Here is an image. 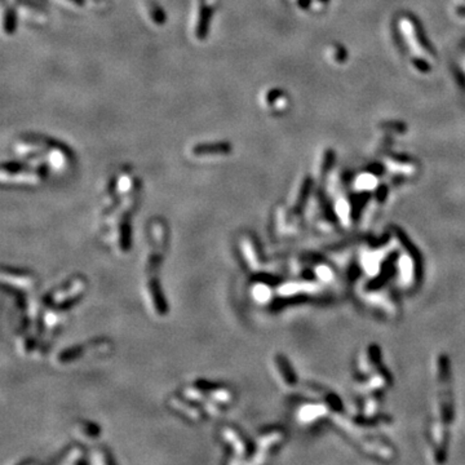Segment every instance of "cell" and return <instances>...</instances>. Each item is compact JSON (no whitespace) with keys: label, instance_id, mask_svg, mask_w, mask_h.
<instances>
[{"label":"cell","instance_id":"10","mask_svg":"<svg viewBox=\"0 0 465 465\" xmlns=\"http://www.w3.org/2000/svg\"><path fill=\"white\" fill-rule=\"evenodd\" d=\"M83 449L80 446H73L64 452V455L56 459L55 463L58 464H75V463L81 462L83 459Z\"/></svg>","mask_w":465,"mask_h":465},{"label":"cell","instance_id":"7","mask_svg":"<svg viewBox=\"0 0 465 465\" xmlns=\"http://www.w3.org/2000/svg\"><path fill=\"white\" fill-rule=\"evenodd\" d=\"M283 434L284 433L282 430H270V432H266L264 434L258 437L257 439V450H256L255 456V463H260L264 462L268 454H270V451L273 449H275L279 443L282 442V439H283Z\"/></svg>","mask_w":465,"mask_h":465},{"label":"cell","instance_id":"9","mask_svg":"<svg viewBox=\"0 0 465 465\" xmlns=\"http://www.w3.org/2000/svg\"><path fill=\"white\" fill-rule=\"evenodd\" d=\"M275 366H277V370L281 375L282 380L286 385H294L295 383V375L291 370V366H288L287 361L282 357V355H277L275 357Z\"/></svg>","mask_w":465,"mask_h":465},{"label":"cell","instance_id":"3","mask_svg":"<svg viewBox=\"0 0 465 465\" xmlns=\"http://www.w3.org/2000/svg\"><path fill=\"white\" fill-rule=\"evenodd\" d=\"M113 345L110 340L106 339H100L94 340L88 344H83V345H75L71 348L65 349L62 352H60L56 357L58 365H70V363H75L77 361L83 357H97V355H103L105 353H109L111 350Z\"/></svg>","mask_w":465,"mask_h":465},{"label":"cell","instance_id":"12","mask_svg":"<svg viewBox=\"0 0 465 465\" xmlns=\"http://www.w3.org/2000/svg\"><path fill=\"white\" fill-rule=\"evenodd\" d=\"M89 462L93 464H110L113 463V459L109 458V454L103 447H97L90 454Z\"/></svg>","mask_w":465,"mask_h":465},{"label":"cell","instance_id":"2","mask_svg":"<svg viewBox=\"0 0 465 465\" xmlns=\"http://www.w3.org/2000/svg\"><path fill=\"white\" fill-rule=\"evenodd\" d=\"M85 288H87V283L84 281V278H71L70 281H68L66 283L56 288L53 292L47 295L44 300L45 308H51V309L61 311V309L74 304L85 292Z\"/></svg>","mask_w":465,"mask_h":465},{"label":"cell","instance_id":"1","mask_svg":"<svg viewBox=\"0 0 465 465\" xmlns=\"http://www.w3.org/2000/svg\"><path fill=\"white\" fill-rule=\"evenodd\" d=\"M149 248L145 266V295L149 307L155 315L164 316L168 313L167 301L161 294L159 283V271L164 260L165 248L168 242L167 226L159 219L153 220L149 226Z\"/></svg>","mask_w":465,"mask_h":465},{"label":"cell","instance_id":"5","mask_svg":"<svg viewBox=\"0 0 465 465\" xmlns=\"http://www.w3.org/2000/svg\"><path fill=\"white\" fill-rule=\"evenodd\" d=\"M168 406L171 407L173 411H177L178 413H181L187 420L194 421V423H199V421L204 419L203 407L198 404L197 402L186 398L185 395L184 398L176 397V395L169 397L168 398Z\"/></svg>","mask_w":465,"mask_h":465},{"label":"cell","instance_id":"13","mask_svg":"<svg viewBox=\"0 0 465 465\" xmlns=\"http://www.w3.org/2000/svg\"><path fill=\"white\" fill-rule=\"evenodd\" d=\"M252 296L255 297L256 301L260 303H265L270 299V288L264 283H257L252 288Z\"/></svg>","mask_w":465,"mask_h":465},{"label":"cell","instance_id":"11","mask_svg":"<svg viewBox=\"0 0 465 465\" xmlns=\"http://www.w3.org/2000/svg\"><path fill=\"white\" fill-rule=\"evenodd\" d=\"M78 433L80 434L83 438L87 439H94L100 436V428L94 423H88V421H81L78 424L77 426Z\"/></svg>","mask_w":465,"mask_h":465},{"label":"cell","instance_id":"4","mask_svg":"<svg viewBox=\"0 0 465 465\" xmlns=\"http://www.w3.org/2000/svg\"><path fill=\"white\" fill-rule=\"evenodd\" d=\"M221 437H223L226 445H229L230 449H232V459L230 463H240L248 456V443H247L242 433H239L235 428L229 425L224 426L221 429Z\"/></svg>","mask_w":465,"mask_h":465},{"label":"cell","instance_id":"6","mask_svg":"<svg viewBox=\"0 0 465 465\" xmlns=\"http://www.w3.org/2000/svg\"><path fill=\"white\" fill-rule=\"evenodd\" d=\"M35 281V277L27 271L13 270V269L9 270L6 268H4L1 271V282L13 291H18V292L30 291L34 287Z\"/></svg>","mask_w":465,"mask_h":465},{"label":"cell","instance_id":"8","mask_svg":"<svg viewBox=\"0 0 465 465\" xmlns=\"http://www.w3.org/2000/svg\"><path fill=\"white\" fill-rule=\"evenodd\" d=\"M239 247H240V253H242L243 260H244L245 265L249 268V270H260L261 260H260V255H258L256 244L253 242V238L249 234L242 235L239 239Z\"/></svg>","mask_w":465,"mask_h":465}]
</instances>
